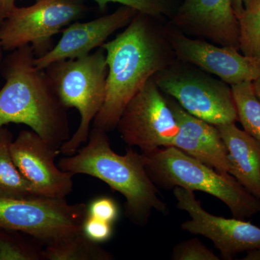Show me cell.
<instances>
[{
  "label": "cell",
  "mask_w": 260,
  "mask_h": 260,
  "mask_svg": "<svg viewBox=\"0 0 260 260\" xmlns=\"http://www.w3.org/2000/svg\"><path fill=\"white\" fill-rule=\"evenodd\" d=\"M102 48L108 66L105 102L93 127L116 129L124 108L149 80L177 59L165 24L138 13L124 30Z\"/></svg>",
  "instance_id": "1"
},
{
  "label": "cell",
  "mask_w": 260,
  "mask_h": 260,
  "mask_svg": "<svg viewBox=\"0 0 260 260\" xmlns=\"http://www.w3.org/2000/svg\"><path fill=\"white\" fill-rule=\"evenodd\" d=\"M35 59L31 47L27 45L12 51L3 60L5 83L0 90V126L25 124L60 150L71 137L68 109Z\"/></svg>",
  "instance_id": "2"
},
{
  "label": "cell",
  "mask_w": 260,
  "mask_h": 260,
  "mask_svg": "<svg viewBox=\"0 0 260 260\" xmlns=\"http://www.w3.org/2000/svg\"><path fill=\"white\" fill-rule=\"evenodd\" d=\"M107 133L92 128L86 145L75 155L61 158L58 167L73 175L85 174L105 182L124 196L126 218L135 225L144 226L153 210L167 213V205L160 199L142 154L132 148L124 155L116 153Z\"/></svg>",
  "instance_id": "3"
},
{
  "label": "cell",
  "mask_w": 260,
  "mask_h": 260,
  "mask_svg": "<svg viewBox=\"0 0 260 260\" xmlns=\"http://www.w3.org/2000/svg\"><path fill=\"white\" fill-rule=\"evenodd\" d=\"M145 169L156 186L200 191L223 202L234 218L246 220L260 212V200L231 174H223L174 147L141 153Z\"/></svg>",
  "instance_id": "4"
},
{
  "label": "cell",
  "mask_w": 260,
  "mask_h": 260,
  "mask_svg": "<svg viewBox=\"0 0 260 260\" xmlns=\"http://www.w3.org/2000/svg\"><path fill=\"white\" fill-rule=\"evenodd\" d=\"M44 70L62 104L79 112V126L60 148V153L67 156L75 155L81 145L88 142L90 126L105 102L108 75L105 50L101 47L83 57L56 61Z\"/></svg>",
  "instance_id": "5"
},
{
  "label": "cell",
  "mask_w": 260,
  "mask_h": 260,
  "mask_svg": "<svg viewBox=\"0 0 260 260\" xmlns=\"http://www.w3.org/2000/svg\"><path fill=\"white\" fill-rule=\"evenodd\" d=\"M153 79L191 115L215 126L239 121L232 86L196 65L177 59Z\"/></svg>",
  "instance_id": "6"
},
{
  "label": "cell",
  "mask_w": 260,
  "mask_h": 260,
  "mask_svg": "<svg viewBox=\"0 0 260 260\" xmlns=\"http://www.w3.org/2000/svg\"><path fill=\"white\" fill-rule=\"evenodd\" d=\"M88 205L65 198H0V229L25 233L46 246L83 232Z\"/></svg>",
  "instance_id": "7"
},
{
  "label": "cell",
  "mask_w": 260,
  "mask_h": 260,
  "mask_svg": "<svg viewBox=\"0 0 260 260\" xmlns=\"http://www.w3.org/2000/svg\"><path fill=\"white\" fill-rule=\"evenodd\" d=\"M86 12L83 0H35L29 6H16L0 24V42L7 51L30 45L40 57L54 47V36Z\"/></svg>",
  "instance_id": "8"
},
{
  "label": "cell",
  "mask_w": 260,
  "mask_h": 260,
  "mask_svg": "<svg viewBox=\"0 0 260 260\" xmlns=\"http://www.w3.org/2000/svg\"><path fill=\"white\" fill-rule=\"evenodd\" d=\"M116 129L128 146L138 147L141 153L172 147L179 125L153 78L126 104Z\"/></svg>",
  "instance_id": "9"
},
{
  "label": "cell",
  "mask_w": 260,
  "mask_h": 260,
  "mask_svg": "<svg viewBox=\"0 0 260 260\" xmlns=\"http://www.w3.org/2000/svg\"><path fill=\"white\" fill-rule=\"evenodd\" d=\"M173 192L178 209L190 218L181 224V229L211 241L220 251V259L232 260L238 254L260 248V227L241 219L212 215L203 208L194 191L177 186Z\"/></svg>",
  "instance_id": "10"
},
{
  "label": "cell",
  "mask_w": 260,
  "mask_h": 260,
  "mask_svg": "<svg viewBox=\"0 0 260 260\" xmlns=\"http://www.w3.org/2000/svg\"><path fill=\"white\" fill-rule=\"evenodd\" d=\"M165 28L179 60L196 65L231 86L252 83L260 78V57L245 55L236 48L189 37L169 23L165 24Z\"/></svg>",
  "instance_id": "11"
},
{
  "label": "cell",
  "mask_w": 260,
  "mask_h": 260,
  "mask_svg": "<svg viewBox=\"0 0 260 260\" xmlns=\"http://www.w3.org/2000/svg\"><path fill=\"white\" fill-rule=\"evenodd\" d=\"M10 150L15 165L38 196L66 198L72 192L74 175L55 164L60 150L47 144L35 132H20Z\"/></svg>",
  "instance_id": "12"
},
{
  "label": "cell",
  "mask_w": 260,
  "mask_h": 260,
  "mask_svg": "<svg viewBox=\"0 0 260 260\" xmlns=\"http://www.w3.org/2000/svg\"><path fill=\"white\" fill-rule=\"evenodd\" d=\"M169 23L189 37L239 49V25L232 0H184Z\"/></svg>",
  "instance_id": "13"
},
{
  "label": "cell",
  "mask_w": 260,
  "mask_h": 260,
  "mask_svg": "<svg viewBox=\"0 0 260 260\" xmlns=\"http://www.w3.org/2000/svg\"><path fill=\"white\" fill-rule=\"evenodd\" d=\"M138 13L134 8L121 5L110 14L70 24L61 31L60 39L50 51L36 57V65L44 70L56 61L88 56L93 49L102 47L114 32L127 26Z\"/></svg>",
  "instance_id": "14"
},
{
  "label": "cell",
  "mask_w": 260,
  "mask_h": 260,
  "mask_svg": "<svg viewBox=\"0 0 260 260\" xmlns=\"http://www.w3.org/2000/svg\"><path fill=\"white\" fill-rule=\"evenodd\" d=\"M165 95L179 125L172 146L219 172L230 174L229 154L217 126L191 115L174 99Z\"/></svg>",
  "instance_id": "15"
},
{
  "label": "cell",
  "mask_w": 260,
  "mask_h": 260,
  "mask_svg": "<svg viewBox=\"0 0 260 260\" xmlns=\"http://www.w3.org/2000/svg\"><path fill=\"white\" fill-rule=\"evenodd\" d=\"M229 154L230 174L260 200V144L236 123L216 126Z\"/></svg>",
  "instance_id": "16"
},
{
  "label": "cell",
  "mask_w": 260,
  "mask_h": 260,
  "mask_svg": "<svg viewBox=\"0 0 260 260\" xmlns=\"http://www.w3.org/2000/svg\"><path fill=\"white\" fill-rule=\"evenodd\" d=\"M13 141V134L8 128L0 126V198L28 199L40 197L15 165L10 150Z\"/></svg>",
  "instance_id": "17"
},
{
  "label": "cell",
  "mask_w": 260,
  "mask_h": 260,
  "mask_svg": "<svg viewBox=\"0 0 260 260\" xmlns=\"http://www.w3.org/2000/svg\"><path fill=\"white\" fill-rule=\"evenodd\" d=\"M46 260H112L110 251L99 245L83 232L73 237L46 246L44 249Z\"/></svg>",
  "instance_id": "18"
},
{
  "label": "cell",
  "mask_w": 260,
  "mask_h": 260,
  "mask_svg": "<svg viewBox=\"0 0 260 260\" xmlns=\"http://www.w3.org/2000/svg\"><path fill=\"white\" fill-rule=\"evenodd\" d=\"M232 89L238 121L244 131L260 144V101L254 93L252 83L232 85Z\"/></svg>",
  "instance_id": "19"
},
{
  "label": "cell",
  "mask_w": 260,
  "mask_h": 260,
  "mask_svg": "<svg viewBox=\"0 0 260 260\" xmlns=\"http://www.w3.org/2000/svg\"><path fill=\"white\" fill-rule=\"evenodd\" d=\"M237 19L239 51L245 55L260 57V0H245Z\"/></svg>",
  "instance_id": "20"
},
{
  "label": "cell",
  "mask_w": 260,
  "mask_h": 260,
  "mask_svg": "<svg viewBox=\"0 0 260 260\" xmlns=\"http://www.w3.org/2000/svg\"><path fill=\"white\" fill-rule=\"evenodd\" d=\"M99 9L104 11L110 3L134 8L138 13H143L160 20L168 18L170 20L177 11V0H93Z\"/></svg>",
  "instance_id": "21"
},
{
  "label": "cell",
  "mask_w": 260,
  "mask_h": 260,
  "mask_svg": "<svg viewBox=\"0 0 260 260\" xmlns=\"http://www.w3.org/2000/svg\"><path fill=\"white\" fill-rule=\"evenodd\" d=\"M0 260H45L44 250L0 232Z\"/></svg>",
  "instance_id": "22"
},
{
  "label": "cell",
  "mask_w": 260,
  "mask_h": 260,
  "mask_svg": "<svg viewBox=\"0 0 260 260\" xmlns=\"http://www.w3.org/2000/svg\"><path fill=\"white\" fill-rule=\"evenodd\" d=\"M173 260H220L197 238L183 241L173 248Z\"/></svg>",
  "instance_id": "23"
},
{
  "label": "cell",
  "mask_w": 260,
  "mask_h": 260,
  "mask_svg": "<svg viewBox=\"0 0 260 260\" xmlns=\"http://www.w3.org/2000/svg\"><path fill=\"white\" fill-rule=\"evenodd\" d=\"M88 215L93 218L113 223L119 215L117 205L112 198H99L88 205Z\"/></svg>",
  "instance_id": "24"
},
{
  "label": "cell",
  "mask_w": 260,
  "mask_h": 260,
  "mask_svg": "<svg viewBox=\"0 0 260 260\" xmlns=\"http://www.w3.org/2000/svg\"><path fill=\"white\" fill-rule=\"evenodd\" d=\"M112 223L88 215L84 221L83 231L94 242L101 243L109 240L113 234Z\"/></svg>",
  "instance_id": "25"
},
{
  "label": "cell",
  "mask_w": 260,
  "mask_h": 260,
  "mask_svg": "<svg viewBox=\"0 0 260 260\" xmlns=\"http://www.w3.org/2000/svg\"><path fill=\"white\" fill-rule=\"evenodd\" d=\"M18 0H0V24L13 11Z\"/></svg>",
  "instance_id": "26"
},
{
  "label": "cell",
  "mask_w": 260,
  "mask_h": 260,
  "mask_svg": "<svg viewBox=\"0 0 260 260\" xmlns=\"http://www.w3.org/2000/svg\"><path fill=\"white\" fill-rule=\"evenodd\" d=\"M244 2L245 0H232L233 9H234L237 18L241 14L243 8H244Z\"/></svg>",
  "instance_id": "27"
},
{
  "label": "cell",
  "mask_w": 260,
  "mask_h": 260,
  "mask_svg": "<svg viewBox=\"0 0 260 260\" xmlns=\"http://www.w3.org/2000/svg\"><path fill=\"white\" fill-rule=\"evenodd\" d=\"M246 253V256L243 258V260H260V248L252 249Z\"/></svg>",
  "instance_id": "28"
},
{
  "label": "cell",
  "mask_w": 260,
  "mask_h": 260,
  "mask_svg": "<svg viewBox=\"0 0 260 260\" xmlns=\"http://www.w3.org/2000/svg\"><path fill=\"white\" fill-rule=\"evenodd\" d=\"M252 86L256 97H257L260 101V78L259 79L254 80V82H252Z\"/></svg>",
  "instance_id": "29"
},
{
  "label": "cell",
  "mask_w": 260,
  "mask_h": 260,
  "mask_svg": "<svg viewBox=\"0 0 260 260\" xmlns=\"http://www.w3.org/2000/svg\"><path fill=\"white\" fill-rule=\"evenodd\" d=\"M4 50L3 48V46H2L1 42H0V68H1L2 64H3V51Z\"/></svg>",
  "instance_id": "30"
}]
</instances>
